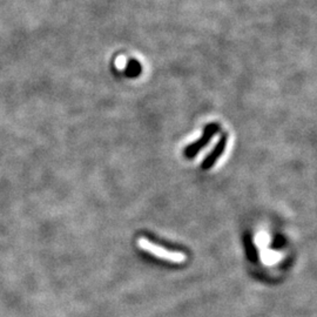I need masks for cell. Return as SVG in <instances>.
<instances>
[{
	"label": "cell",
	"mask_w": 317,
	"mask_h": 317,
	"mask_svg": "<svg viewBox=\"0 0 317 317\" xmlns=\"http://www.w3.org/2000/svg\"><path fill=\"white\" fill-rule=\"evenodd\" d=\"M227 144H228V133L225 132L221 135L219 142L215 145L212 152L208 154L207 157H204L202 164H201V168H202L203 171H208V169H210L213 166L218 162L219 158L221 157L223 153H225Z\"/></svg>",
	"instance_id": "3957f363"
},
{
	"label": "cell",
	"mask_w": 317,
	"mask_h": 317,
	"mask_svg": "<svg viewBox=\"0 0 317 317\" xmlns=\"http://www.w3.org/2000/svg\"><path fill=\"white\" fill-rule=\"evenodd\" d=\"M138 246L141 249L146 250L147 253L154 255L158 258H164L166 261L173 262V263H183L187 260V256L184 254L180 253V251H173L162 248L160 246L154 245L153 242H150L149 240L145 237H140L138 240Z\"/></svg>",
	"instance_id": "6da1fadb"
},
{
	"label": "cell",
	"mask_w": 317,
	"mask_h": 317,
	"mask_svg": "<svg viewBox=\"0 0 317 317\" xmlns=\"http://www.w3.org/2000/svg\"><path fill=\"white\" fill-rule=\"evenodd\" d=\"M220 129H221V127H220L219 123L216 122L208 123V125L204 126L202 135H201L198 140L193 142V144L186 147L183 150V155L187 158H193L198 155L204 147L208 146V144H209L212 140V138L215 137V135L220 132Z\"/></svg>",
	"instance_id": "7a4b0ae2"
},
{
	"label": "cell",
	"mask_w": 317,
	"mask_h": 317,
	"mask_svg": "<svg viewBox=\"0 0 317 317\" xmlns=\"http://www.w3.org/2000/svg\"><path fill=\"white\" fill-rule=\"evenodd\" d=\"M260 256H261L262 262H263L265 265L270 266V265H275L276 262L280 261L283 255L278 253V251L269 250L268 248H266L260 251Z\"/></svg>",
	"instance_id": "277c9868"
},
{
	"label": "cell",
	"mask_w": 317,
	"mask_h": 317,
	"mask_svg": "<svg viewBox=\"0 0 317 317\" xmlns=\"http://www.w3.org/2000/svg\"><path fill=\"white\" fill-rule=\"evenodd\" d=\"M255 241H256L255 243H256L257 248L260 249V251H261V250H263V249H266V248H268V245H269V236H268V235H267L266 233L258 234Z\"/></svg>",
	"instance_id": "5b68a950"
},
{
	"label": "cell",
	"mask_w": 317,
	"mask_h": 317,
	"mask_svg": "<svg viewBox=\"0 0 317 317\" xmlns=\"http://www.w3.org/2000/svg\"><path fill=\"white\" fill-rule=\"evenodd\" d=\"M130 63L132 64H130V66H128V69H127V71L130 72V73H138L139 71H140V65H139L137 61L132 60Z\"/></svg>",
	"instance_id": "8992f818"
}]
</instances>
